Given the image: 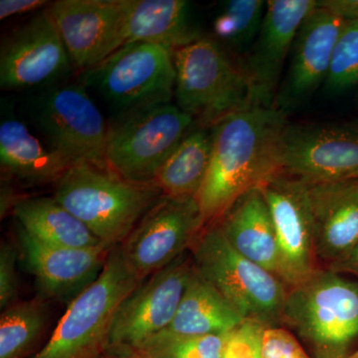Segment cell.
<instances>
[{"label":"cell","mask_w":358,"mask_h":358,"mask_svg":"<svg viewBox=\"0 0 358 358\" xmlns=\"http://www.w3.org/2000/svg\"><path fill=\"white\" fill-rule=\"evenodd\" d=\"M190 252L197 272L244 320L266 327L282 324L286 285L233 248L217 222L205 226Z\"/></svg>","instance_id":"4"},{"label":"cell","mask_w":358,"mask_h":358,"mask_svg":"<svg viewBox=\"0 0 358 358\" xmlns=\"http://www.w3.org/2000/svg\"><path fill=\"white\" fill-rule=\"evenodd\" d=\"M215 222L233 248L279 278L274 224L260 188L239 197Z\"/></svg>","instance_id":"21"},{"label":"cell","mask_w":358,"mask_h":358,"mask_svg":"<svg viewBox=\"0 0 358 358\" xmlns=\"http://www.w3.org/2000/svg\"><path fill=\"white\" fill-rule=\"evenodd\" d=\"M0 162L2 171L28 185H55L74 166L7 113L0 122Z\"/></svg>","instance_id":"20"},{"label":"cell","mask_w":358,"mask_h":358,"mask_svg":"<svg viewBox=\"0 0 358 358\" xmlns=\"http://www.w3.org/2000/svg\"><path fill=\"white\" fill-rule=\"evenodd\" d=\"M327 268L339 273V274L358 275V242L346 255L329 265Z\"/></svg>","instance_id":"35"},{"label":"cell","mask_w":358,"mask_h":358,"mask_svg":"<svg viewBox=\"0 0 358 358\" xmlns=\"http://www.w3.org/2000/svg\"><path fill=\"white\" fill-rule=\"evenodd\" d=\"M315 0H268L260 32L242 65L256 102L275 106V92L285 61Z\"/></svg>","instance_id":"17"},{"label":"cell","mask_w":358,"mask_h":358,"mask_svg":"<svg viewBox=\"0 0 358 358\" xmlns=\"http://www.w3.org/2000/svg\"><path fill=\"white\" fill-rule=\"evenodd\" d=\"M52 2L45 0H1L0 1V20H4L11 16L41 11L50 6Z\"/></svg>","instance_id":"33"},{"label":"cell","mask_w":358,"mask_h":358,"mask_svg":"<svg viewBox=\"0 0 358 358\" xmlns=\"http://www.w3.org/2000/svg\"><path fill=\"white\" fill-rule=\"evenodd\" d=\"M224 336H185L159 333L128 350L134 358H222Z\"/></svg>","instance_id":"28"},{"label":"cell","mask_w":358,"mask_h":358,"mask_svg":"<svg viewBox=\"0 0 358 358\" xmlns=\"http://www.w3.org/2000/svg\"><path fill=\"white\" fill-rule=\"evenodd\" d=\"M345 23L319 6L308 14L296 35L291 65L278 96L280 110L307 100L326 82L334 46Z\"/></svg>","instance_id":"18"},{"label":"cell","mask_w":358,"mask_h":358,"mask_svg":"<svg viewBox=\"0 0 358 358\" xmlns=\"http://www.w3.org/2000/svg\"><path fill=\"white\" fill-rule=\"evenodd\" d=\"M49 11L74 67H94L126 44L127 0H57Z\"/></svg>","instance_id":"15"},{"label":"cell","mask_w":358,"mask_h":358,"mask_svg":"<svg viewBox=\"0 0 358 358\" xmlns=\"http://www.w3.org/2000/svg\"><path fill=\"white\" fill-rule=\"evenodd\" d=\"M193 270L192 252L141 281L117 308L109 348H133L173 322Z\"/></svg>","instance_id":"12"},{"label":"cell","mask_w":358,"mask_h":358,"mask_svg":"<svg viewBox=\"0 0 358 358\" xmlns=\"http://www.w3.org/2000/svg\"><path fill=\"white\" fill-rule=\"evenodd\" d=\"M23 110L45 143L73 164L109 169V124L83 84L56 83L33 90Z\"/></svg>","instance_id":"6"},{"label":"cell","mask_w":358,"mask_h":358,"mask_svg":"<svg viewBox=\"0 0 358 358\" xmlns=\"http://www.w3.org/2000/svg\"><path fill=\"white\" fill-rule=\"evenodd\" d=\"M284 324L312 343L322 358H346V350L358 338V282L317 268L288 289Z\"/></svg>","instance_id":"7"},{"label":"cell","mask_w":358,"mask_h":358,"mask_svg":"<svg viewBox=\"0 0 358 358\" xmlns=\"http://www.w3.org/2000/svg\"><path fill=\"white\" fill-rule=\"evenodd\" d=\"M20 253L17 247L2 242L0 246V308L4 310L17 301V261Z\"/></svg>","instance_id":"31"},{"label":"cell","mask_w":358,"mask_h":358,"mask_svg":"<svg viewBox=\"0 0 358 358\" xmlns=\"http://www.w3.org/2000/svg\"><path fill=\"white\" fill-rule=\"evenodd\" d=\"M176 79L173 51L145 42L124 44L81 76L86 89L115 113V120L171 103Z\"/></svg>","instance_id":"8"},{"label":"cell","mask_w":358,"mask_h":358,"mask_svg":"<svg viewBox=\"0 0 358 358\" xmlns=\"http://www.w3.org/2000/svg\"><path fill=\"white\" fill-rule=\"evenodd\" d=\"M346 358H358V350L357 352H353L352 355H348Z\"/></svg>","instance_id":"38"},{"label":"cell","mask_w":358,"mask_h":358,"mask_svg":"<svg viewBox=\"0 0 358 358\" xmlns=\"http://www.w3.org/2000/svg\"><path fill=\"white\" fill-rule=\"evenodd\" d=\"M162 195L154 183L131 182L110 169L78 162L54 185L52 196L103 244L117 247Z\"/></svg>","instance_id":"2"},{"label":"cell","mask_w":358,"mask_h":358,"mask_svg":"<svg viewBox=\"0 0 358 358\" xmlns=\"http://www.w3.org/2000/svg\"><path fill=\"white\" fill-rule=\"evenodd\" d=\"M267 327L244 320L236 329L224 336L222 358H264V334Z\"/></svg>","instance_id":"30"},{"label":"cell","mask_w":358,"mask_h":358,"mask_svg":"<svg viewBox=\"0 0 358 358\" xmlns=\"http://www.w3.org/2000/svg\"><path fill=\"white\" fill-rule=\"evenodd\" d=\"M307 185L315 256L329 267L358 242V180Z\"/></svg>","instance_id":"19"},{"label":"cell","mask_w":358,"mask_h":358,"mask_svg":"<svg viewBox=\"0 0 358 358\" xmlns=\"http://www.w3.org/2000/svg\"><path fill=\"white\" fill-rule=\"evenodd\" d=\"M13 212L20 227L45 243L70 248L105 245L53 196L17 199Z\"/></svg>","instance_id":"24"},{"label":"cell","mask_w":358,"mask_h":358,"mask_svg":"<svg viewBox=\"0 0 358 358\" xmlns=\"http://www.w3.org/2000/svg\"><path fill=\"white\" fill-rule=\"evenodd\" d=\"M176 106L211 128L226 115L258 103L242 66L211 38H199L173 51Z\"/></svg>","instance_id":"3"},{"label":"cell","mask_w":358,"mask_h":358,"mask_svg":"<svg viewBox=\"0 0 358 358\" xmlns=\"http://www.w3.org/2000/svg\"><path fill=\"white\" fill-rule=\"evenodd\" d=\"M103 358H134L126 350H122V348H109L106 355H103Z\"/></svg>","instance_id":"36"},{"label":"cell","mask_w":358,"mask_h":358,"mask_svg":"<svg viewBox=\"0 0 358 358\" xmlns=\"http://www.w3.org/2000/svg\"><path fill=\"white\" fill-rule=\"evenodd\" d=\"M324 84L331 94L341 93L358 85V20L346 21L334 46Z\"/></svg>","instance_id":"29"},{"label":"cell","mask_w":358,"mask_h":358,"mask_svg":"<svg viewBox=\"0 0 358 358\" xmlns=\"http://www.w3.org/2000/svg\"><path fill=\"white\" fill-rule=\"evenodd\" d=\"M243 320L193 265L173 322L162 333L185 336H225Z\"/></svg>","instance_id":"23"},{"label":"cell","mask_w":358,"mask_h":358,"mask_svg":"<svg viewBox=\"0 0 358 358\" xmlns=\"http://www.w3.org/2000/svg\"><path fill=\"white\" fill-rule=\"evenodd\" d=\"M264 358H310L293 334L281 327H267L264 334Z\"/></svg>","instance_id":"32"},{"label":"cell","mask_w":358,"mask_h":358,"mask_svg":"<svg viewBox=\"0 0 358 358\" xmlns=\"http://www.w3.org/2000/svg\"><path fill=\"white\" fill-rule=\"evenodd\" d=\"M317 6L346 21L358 20V0H324L317 1Z\"/></svg>","instance_id":"34"},{"label":"cell","mask_w":358,"mask_h":358,"mask_svg":"<svg viewBox=\"0 0 358 358\" xmlns=\"http://www.w3.org/2000/svg\"><path fill=\"white\" fill-rule=\"evenodd\" d=\"M288 124L279 108L256 103L211 127L210 166L195 197L205 226L217 221L245 193L280 173Z\"/></svg>","instance_id":"1"},{"label":"cell","mask_w":358,"mask_h":358,"mask_svg":"<svg viewBox=\"0 0 358 358\" xmlns=\"http://www.w3.org/2000/svg\"><path fill=\"white\" fill-rule=\"evenodd\" d=\"M205 227L194 197L162 194L121 245L120 253L140 281L190 251Z\"/></svg>","instance_id":"10"},{"label":"cell","mask_w":358,"mask_h":358,"mask_svg":"<svg viewBox=\"0 0 358 358\" xmlns=\"http://www.w3.org/2000/svg\"><path fill=\"white\" fill-rule=\"evenodd\" d=\"M201 38L185 0H127L126 44L145 42L171 51Z\"/></svg>","instance_id":"22"},{"label":"cell","mask_w":358,"mask_h":358,"mask_svg":"<svg viewBox=\"0 0 358 358\" xmlns=\"http://www.w3.org/2000/svg\"><path fill=\"white\" fill-rule=\"evenodd\" d=\"M194 122L171 103L114 120L108 131V167L131 182L154 183L160 167Z\"/></svg>","instance_id":"9"},{"label":"cell","mask_w":358,"mask_h":358,"mask_svg":"<svg viewBox=\"0 0 358 358\" xmlns=\"http://www.w3.org/2000/svg\"><path fill=\"white\" fill-rule=\"evenodd\" d=\"M74 67L49 6L7 35L0 49V87L37 90L60 83Z\"/></svg>","instance_id":"11"},{"label":"cell","mask_w":358,"mask_h":358,"mask_svg":"<svg viewBox=\"0 0 358 358\" xmlns=\"http://www.w3.org/2000/svg\"><path fill=\"white\" fill-rule=\"evenodd\" d=\"M47 303L42 296L17 300L0 315V358H29L47 322Z\"/></svg>","instance_id":"26"},{"label":"cell","mask_w":358,"mask_h":358,"mask_svg":"<svg viewBox=\"0 0 358 358\" xmlns=\"http://www.w3.org/2000/svg\"><path fill=\"white\" fill-rule=\"evenodd\" d=\"M345 128L350 129V131H353V133L358 134V120L352 122V124H348Z\"/></svg>","instance_id":"37"},{"label":"cell","mask_w":358,"mask_h":358,"mask_svg":"<svg viewBox=\"0 0 358 358\" xmlns=\"http://www.w3.org/2000/svg\"><path fill=\"white\" fill-rule=\"evenodd\" d=\"M274 224L279 278L291 289L317 270L313 219L308 185L278 173L260 187Z\"/></svg>","instance_id":"13"},{"label":"cell","mask_w":358,"mask_h":358,"mask_svg":"<svg viewBox=\"0 0 358 358\" xmlns=\"http://www.w3.org/2000/svg\"><path fill=\"white\" fill-rule=\"evenodd\" d=\"M141 282L115 247L100 277L71 301L49 341L29 358H103L117 308Z\"/></svg>","instance_id":"5"},{"label":"cell","mask_w":358,"mask_h":358,"mask_svg":"<svg viewBox=\"0 0 358 358\" xmlns=\"http://www.w3.org/2000/svg\"><path fill=\"white\" fill-rule=\"evenodd\" d=\"M267 2L262 0H229L223 2L213 22L216 41L233 53H247L255 43Z\"/></svg>","instance_id":"27"},{"label":"cell","mask_w":358,"mask_h":358,"mask_svg":"<svg viewBox=\"0 0 358 358\" xmlns=\"http://www.w3.org/2000/svg\"><path fill=\"white\" fill-rule=\"evenodd\" d=\"M211 152V129H192L160 167L155 185L166 196L195 199L210 166Z\"/></svg>","instance_id":"25"},{"label":"cell","mask_w":358,"mask_h":358,"mask_svg":"<svg viewBox=\"0 0 358 358\" xmlns=\"http://www.w3.org/2000/svg\"><path fill=\"white\" fill-rule=\"evenodd\" d=\"M280 173L307 185L358 180V134L346 128L288 124Z\"/></svg>","instance_id":"14"},{"label":"cell","mask_w":358,"mask_h":358,"mask_svg":"<svg viewBox=\"0 0 358 358\" xmlns=\"http://www.w3.org/2000/svg\"><path fill=\"white\" fill-rule=\"evenodd\" d=\"M20 259L45 300L71 303L102 274L115 247L70 248L45 243L17 227Z\"/></svg>","instance_id":"16"}]
</instances>
